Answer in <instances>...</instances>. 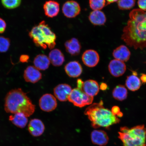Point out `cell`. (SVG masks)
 Returning <instances> with one entry per match:
<instances>
[{"instance_id":"obj_1","label":"cell","mask_w":146,"mask_h":146,"mask_svg":"<svg viewBox=\"0 0 146 146\" xmlns=\"http://www.w3.org/2000/svg\"><path fill=\"white\" fill-rule=\"evenodd\" d=\"M124 27L121 38L127 45L135 49L146 47V11L135 9Z\"/></svg>"},{"instance_id":"obj_2","label":"cell","mask_w":146,"mask_h":146,"mask_svg":"<svg viewBox=\"0 0 146 146\" xmlns=\"http://www.w3.org/2000/svg\"><path fill=\"white\" fill-rule=\"evenodd\" d=\"M5 109L7 113L12 114L23 113L27 117L34 113L35 106L21 89L10 91L5 96Z\"/></svg>"},{"instance_id":"obj_3","label":"cell","mask_w":146,"mask_h":146,"mask_svg":"<svg viewBox=\"0 0 146 146\" xmlns=\"http://www.w3.org/2000/svg\"><path fill=\"white\" fill-rule=\"evenodd\" d=\"M84 114L91 122V125L95 129L100 127L108 128L114 124L119 123L120 120L109 110L103 106V102L95 103L86 109Z\"/></svg>"},{"instance_id":"obj_4","label":"cell","mask_w":146,"mask_h":146,"mask_svg":"<svg viewBox=\"0 0 146 146\" xmlns=\"http://www.w3.org/2000/svg\"><path fill=\"white\" fill-rule=\"evenodd\" d=\"M29 36L36 46L44 49L51 50L56 45V35L44 21L33 27Z\"/></svg>"},{"instance_id":"obj_5","label":"cell","mask_w":146,"mask_h":146,"mask_svg":"<svg viewBox=\"0 0 146 146\" xmlns=\"http://www.w3.org/2000/svg\"><path fill=\"white\" fill-rule=\"evenodd\" d=\"M118 138L123 146H146V128L143 125L131 128L122 127L118 132Z\"/></svg>"},{"instance_id":"obj_6","label":"cell","mask_w":146,"mask_h":146,"mask_svg":"<svg viewBox=\"0 0 146 146\" xmlns=\"http://www.w3.org/2000/svg\"><path fill=\"white\" fill-rule=\"evenodd\" d=\"M68 100L75 106L82 108L91 104L94 97L88 95L81 89L76 88L72 90Z\"/></svg>"},{"instance_id":"obj_7","label":"cell","mask_w":146,"mask_h":146,"mask_svg":"<svg viewBox=\"0 0 146 146\" xmlns=\"http://www.w3.org/2000/svg\"><path fill=\"white\" fill-rule=\"evenodd\" d=\"M40 108L42 110L50 112L55 109L57 103L56 98L50 94H46L41 97L39 101Z\"/></svg>"},{"instance_id":"obj_8","label":"cell","mask_w":146,"mask_h":146,"mask_svg":"<svg viewBox=\"0 0 146 146\" xmlns=\"http://www.w3.org/2000/svg\"><path fill=\"white\" fill-rule=\"evenodd\" d=\"M63 13L66 17L73 18L77 16L80 13L81 9L77 2L70 1L66 2L62 7Z\"/></svg>"},{"instance_id":"obj_9","label":"cell","mask_w":146,"mask_h":146,"mask_svg":"<svg viewBox=\"0 0 146 146\" xmlns=\"http://www.w3.org/2000/svg\"><path fill=\"white\" fill-rule=\"evenodd\" d=\"M82 60L84 64L86 66L89 67H94L99 62L100 56L96 51L87 50L82 55Z\"/></svg>"},{"instance_id":"obj_10","label":"cell","mask_w":146,"mask_h":146,"mask_svg":"<svg viewBox=\"0 0 146 146\" xmlns=\"http://www.w3.org/2000/svg\"><path fill=\"white\" fill-rule=\"evenodd\" d=\"M108 68L112 75L115 77H118L123 75L125 73L126 67L124 62L114 59L110 62Z\"/></svg>"},{"instance_id":"obj_11","label":"cell","mask_w":146,"mask_h":146,"mask_svg":"<svg viewBox=\"0 0 146 146\" xmlns=\"http://www.w3.org/2000/svg\"><path fill=\"white\" fill-rule=\"evenodd\" d=\"M72 90L70 85L67 84H61L55 88L54 94L60 101L65 102L68 100V97Z\"/></svg>"},{"instance_id":"obj_12","label":"cell","mask_w":146,"mask_h":146,"mask_svg":"<svg viewBox=\"0 0 146 146\" xmlns=\"http://www.w3.org/2000/svg\"><path fill=\"white\" fill-rule=\"evenodd\" d=\"M23 76L27 82L35 83L41 79L42 75L38 69L35 67L30 66L25 69Z\"/></svg>"},{"instance_id":"obj_13","label":"cell","mask_w":146,"mask_h":146,"mask_svg":"<svg viewBox=\"0 0 146 146\" xmlns=\"http://www.w3.org/2000/svg\"><path fill=\"white\" fill-rule=\"evenodd\" d=\"M29 133L33 136L38 137L43 134L45 130V126L41 120L38 119L31 120L28 126Z\"/></svg>"},{"instance_id":"obj_14","label":"cell","mask_w":146,"mask_h":146,"mask_svg":"<svg viewBox=\"0 0 146 146\" xmlns=\"http://www.w3.org/2000/svg\"><path fill=\"white\" fill-rule=\"evenodd\" d=\"M91 141L95 145L103 146L108 143L109 137L107 133L104 131L95 130L91 133Z\"/></svg>"},{"instance_id":"obj_15","label":"cell","mask_w":146,"mask_h":146,"mask_svg":"<svg viewBox=\"0 0 146 146\" xmlns=\"http://www.w3.org/2000/svg\"><path fill=\"white\" fill-rule=\"evenodd\" d=\"M66 72L72 78H77L81 75L83 71L80 63L76 61L69 62L65 67Z\"/></svg>"},{"instance_id":"obj_16","label":"cell","mask_w":146,"mask_h":146,"mask_svg":"<svg viewBox=\"0 0 146 146\" xmlns=\"http://www.w3.org/2000/svg\"><path fill=\"white\" fill-rule=\"evenodd\" d=\"M43 9L46 16L48 17H54L57 16L59 13L60 5L55 1H47L44 5Z\"/></svg>"},{"instance_id":"obj_17","label":"cell","mask_w":146,"mask_h":146,"mask_svg":"<svg viewBox=\"0 0 146 146\" xmlns=\"http://www.w3.org/2000/svg\"><path fill=\"white\" fill-rule=\"evenodd\" d=\"M99 86L98 82L94 80H88L84 82L82 90L89 96H96L99 92Z\"/></svg>"},{"instance_id":"obj_18","label":"cell","mask_w":146,"mask_h":146,"mask_svg":"<svg viewBox=\"0 0 146 146\" xmlns=\"http://www.w3.org/2000/svg\"><path fill=\"white\" fill-rule=\"evenodd\" d=\"M65 46L67 52L72 56L78 55L81 52V45L76 38H72L66 42Z\"/></svg>"},{"instance_id":"obj_19","label":"cell","mask_w":146,"mask_h":146,"mask_svg":"<svg viewBox=\"0 0 146 146\" xmlns=\"http://www.w3.org/2000/svg\"><path fill=\"white\" fill-rule=\"evenodd\" d=\"M113 56L115 59L123 62H127L130 57L131 52L126 46L121 45L114 50Z\"/></svg>"},{"instance_id":"obj_20","label":"cell","mask_w":146,"mask_h":146,"mask_svg":"<svg viewBox=\"0 0 146 146\" xmlns=\"http://www.w3.org/2000/svg\"><path fill=\"white\" fill-rule=\"evenodd\" d=\"M50 62L55 66H60L65 61L64 56L61 51L58 49H53L49 54Z\"/></svg>"},{"instance_id":"obj_21","label":"cell","mask_w":146,"mask_h":146,"mask_svg":"<svg viewBox=\"0 0 146 146\" xmlns=\"http://www.w3.org/2000/svg\"><path fill=\"white\" fill-rule=\"evenodd\" d=\"M133 73L132 75L127 76L125 85L129 90L135 91L140 88L141 82L140 78L137 76V73L133 71Z\"/></svg>"},{"instance_id":"obj_22","label":"cell","mask_w":146,"mask_h":146,"mask_svg":"<svg viewBox=\"0 0 146 146\" xmlns=\"http://www.w3.org/2000/svg\"><path fill=\"white\" fill-rule=\"evenodd\" d=\"M89 19L90 22L95 25H104L106 21L105 14L100 10L94 11L91 12Z\"/></svg>"},{"instance_id":"obj_23","label":"cell","mask_w":146,"mask_h":146,"mask_svg":"<svg viewBox=\"0 0 146 146\" xmlns=\"http://www.w3.org/2000/svg\"><path fill=\"white\" fill-rule=\"evenodd\" d=\"M9 120L17 127L23 128L26 127L28 122L27 117L23 113H17L11 115Z\"/></svg>"},{"instance_id":"obj_24","label":"cell","mask_w":146,"mask_h":146,"mask_svg":"<svg viewBox=\"0 0 146 146\" xmlns=\"http://www.w3.org/2000/svg\"><path fill=\"white\" fill-rule=\"evenodd\" d=\"M50 62L49 58L43 54L38 55L34 61L35 67L38 70H45L48 69Z\"/></svg>"},{"instance_id":"obj_25","label":"cell","mask_w":146,"mask_h":146,"mask_svg":"<svg viewBox=\"0 0 146 146\" xmlns=\"http://www.w3.org/2000/svg\"><path fill=\"white\" fill-rule=\"evenodd\" d=\"M112 95L115 99L119 101H123L127 97V91L123 86L119 85L113 90Z\"/></svg>"},{"instance_id":"obj_26","label":"cell","mask_w":146,"mask_h":146,"mask_svg":"<svg viewBox=\"0 0 146 146\" xmlns=\"http://www.w3.org/2000/svg\"><path fill=\"white\" fill-rule=\"evenodd\" d=\"M135 4V0H118V6L121 10H129L133 8Z\"/></svg>"},{"instance_id":"obj_27","label":"cell","mask_w":146,"mask_h":146,"mask_svg":"<svg viewBox=\"0 0 146 146\" xmlns=\"http://www.w3.org/2000/svg\"><path fill=\"white\" fill-rule=\"evenodd\" d=\"M90 8L93 10H100L105 6V0H89Z\"/></svg>"},{"instance_id":"obj_28","label":"cell","mask_w":146,"mask_h":146,"mask_svg":"<svg viewBox=\"0 0 146 146\" xmlns=\"http://www.w3.org/2000/svg\"><path fill=\"white\" fill-rule=\"evenodd\" d=\"M1 1L5 8L12 9L19 7L21 4V0H1Z\"/></svg>"},{"instance_id":"obj_29","label":"cell","mask_w":146,"mask_h":146,"mask_svg":"<svg viewBox=\"0 0 146 146\" xmlns=\"http://www.w3.org/2000/svg\"><path fill=\"white\" fill-rule=\"evenodd\" d=\"M10 42L8 38L0 36V52H4L8 51Z\"/></svg>"},{"instance_id":"obj_30","label":"cell","mask_w":146,"mask_h":146,"mask_svg":"<svg viewBox=\"0 0 146 146\" xmlns=\"http://www.w3.org/2000/svg\"><path fill=\"white\" fill-rule=\"evenodd\" d=\"M111 112L117 117H121L123 116V113L120 112L119 107L117 106H115L113 107L112 110H111Z\"/></svg>"},{"instance_id":"obj_31","label":"cell","mask_w":146,"mask_h":146,"mask_svg":"<svg viewBox=\"0 0 146 146\" xmlns=\"http://www.w3.org/2000/svg\"><path fill=\"white\" fill-rule=\"evenodd\" d=\"M138 4L140 9L146 11V0H138Z\"/></svg>"},{"instance_id":"obj_32","label":"cell","mask_w":146,"mask_h":146,"mask_svg":"<svg viewBox=\"0 0 146 146\" xmlns=\"http://www.w3.org/2000/svg\"><path fill=\"white\" fill-rule=\"evenodd\" d=\"M6 28V23L4 20L0 18V34L3 33L4 32Z\"/></svg>"},{"instance_id":"obj_33","label":"cell","mask_w":146,"mask_h":146,"mask_svg":"<svg viewBox=\"0 0 146 146\" xmlns=\"http://www.w3.org/2000/svg\"><path fill=\"white\" fill-rule=\"evenodd\" d=\"M29 59V56L27 55H23L21 56V58H20V60L21 62L25 63L27 62L28 60Z\"/></svg>"},{"instance_id":"obj_34","label":"cell","mask_w":146,"mask_h":146,"mask_svg":"<svg viewBox=\"0 0 146 146\" xmlns=\"http://www.w3.org/2000/svg\"><path fill=\"white\" fill-rule=\"evenodd\" d=\"M77 88L82 90L84 82L81 79H78L77 80Z\"/></svg>"},{"instance_id":"obj_35","label":"cell","mask_w":146,"mask_h":146,"mask_svg":"<svg viewBox=\"0 0 146 146\" xmlns=\"http://www.w3.org/2000/svg\"><path fill=\"white\" fill-rule=\"evenodd\" d=\"M107 87L106 84L104 83H102L100 85V89L102 90H106Z\"/></svg>"},{"instance_id":"obj_36","label":"cell","mask_w":146,"mask_h":146,"mask_svg":"<svg viewBox=\"0 0 146 146\" xmlns=\"http://www.w3.org/2000/svg\"><path fill=\"white\" fill-rule=\"evenodd\" d=\"M141 78V81L142 82V83H146V74H142L140 77Z\"/></svg>"},{"instance_id":"obj_37","label":"cell","mask_w":146,"mask_h":146,"mask_svg":"<svg viewBox=\"0 0 146 146\" xmlns=\"http://www.w3.org/2000/svg\"><path fill=\"white\" fill-rule=\"evenodd\" d=\"M118 0H107V5L111 4V3L115 2L118 1Z\"/></svg>"},{"instance_id":"obj_38","label":"cell","mask_w":146,"mask_h":146,"mask_svg":"<svg viewBox=\"0 0 146 146\" xmlns=\"http://www.w3.org/2000/svg\"><path fill=\"white\" fill-rule=\"evenodd\" d=\"M145 63H146V62Z\"/></svg>"}]
</instances>
